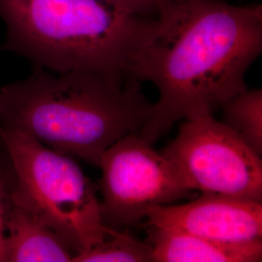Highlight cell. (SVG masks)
<instances>
[{
  "label": "cell",
  "instance_id": "obj_1",
  "mask_svg": "<svg viewBox=\"0 0 262 262\" xmlns=\"http://www.w3.org/2000/svg\"><path fill=\"white\" fill-rule=\"evenodd\" d=\"M262 52V5L174 0L152 19L127 66L126 81L159 92L139 136L152 144L182 119L222 107L248 89Z\"/></svg>",
  "mask_w": 262,
  "mask_h": 262
},
{
  "label": "cell",
  "instance_id": "obj_2",
  "mask_svg": "<svg viewBox=\"0 0 262 262\" xmlns=\"http://www.w3.org/2000/svg\"><path fill=\"white\" fill-rule=\"evenodd\" d=\"M151 108L139 83L85 71L34 67L27 78L0 88V127L25 132L95 167L115 142L139 134Z\"/></svg>",
  "mask_w": 262,
  "mask_h": 262
},
{
  "label": "cell",
  "instance_id": "obj_3",
  "mask_svg": "<svg viewBox=\"0 0 262 262\" xmlns=\"http://www.w3.org/2000/svg\"><path fill=\"white\" fill-rule=\"evenodd\" d=\"M154 19L125 0H0L4 51L52 72L121 82Z\"/></svg>",
  "mask_w": 262,
  "mask_h": 262
},
{
  "label": "cell",
  "instance_id": "obj_4",
  "mask_svg": "<svg viewBox=\"0 0 262 262\" xmlns=\"http://www.w3.org/2000/svg\"><path fill=\"white\" fill-rule=\"evenodd\" d=\"M14 172L13 190L38 217L77 253L108 235L94 183L69 156L25 132L0 127Z\"/></svg>",
  "mask_w": 262,
  "mask_h": 262
},
{
  "label": "cell",
  "instance_id": "obj_5",
  "mask_svg": "<svg viewBox=\"0 0 262 262\" xmlns=\"http://www.w3.org/2000/svg\"><path fill=\"white\" fill-rule=\"evenodd\" d=\"M190 190L262 202V160L211 111L188 117L160 150Z\"/></svg>",
  "mask_w": 262,
  "mask_h": 262
},
{
  "label": "cell",
  "instance_id": "obj_6",
  "mask_svg": "<svg viewBox=\"0 0 262 262\" xmlns=\"http://www.w3.org/2000/svg\"><path fill=\"white\" fill-rule=\"evenodd\" d=\"M99 189L107 226L132 225L155 207L168 205L191 191L173 162L138 134H128L104 152Z\"/></svg>",
  "mask_w": 262,
  "mask_h": 262
},
{
  "label": "cell",
  "instance_id": "obj_7",
  "mask_svg": "<svg viewBox=\"0 0 262 262\" xmlns=\"http://www.w3.org/2000/svg\"><path fill=\"white\" fill-rule=\"evenodd\" d=\"M146 226L167 228L224 243L262 239V204L253 200L202 194L181 205L151 209Z\"/></svg>",
  "mask_w": 262,
  "mask_h": 262
},
{
  "label": "cell",
  "instance_id": "obj_8",
  "mask_svg": "<svg viewBox=\"0 0 262 262\" xmlns=\"http://www.w3.org/2000/svg\"><path fill=\"white\" fill-rule=\"evenodd\" d=\"M75 253L7 187L3 262L72 261Z\"/></svg>",
  "mask_w": 262,
  "mask_h": 262
},
{
  "label": "cell",
  "instance_id": "obj_9",
  "mask_svg": "<svg viewBox=\"0 0 262 262\" xmlns=\"http://www.w3.org/2000/svg\"><path fill=\"white\" fill-rule=\"evenodd\" d=\"M151 262H258L262 239L224 243L167 228L147 226Z\"/></svg>",
  "mask_w": 262,
  "mask_h": 262
},
{
  "label": "cell",
  "instance_id": "obj_10",
  "mask_svg": "<svg viewBox=\"0 0 262 262\" xmlns=\"http://www.w3.org/2000/svg\"><path fill=\"white\" fill-rule=\"evenodd\" d=\"M223 121L258 156L262 155V90L247 89L222 105Z\"/></svg>",
  "mask_w": 262,
  "mask_h": 262
},
{
  "label": "cell",
  "instance_id": "obj_11",
  "mask_svg": "<svg viewBox=\"0 0 262 262\" xmlns=\"http://www.w3.org/2000/svg\"><path fill=\"white\" fill-rule=\"evenodd\" d=\"M151 262L150 243L142 242L127 230L108 228L102 242L74 255L72 262Z\"/></svg>",
  "mask_w": 262,
  "mask_h": 262
},
{
  "label": "cell",
  "instance_id": "obj_12",
  "mask_svg": "<svg viewBox=\"0 0 262 262\" xmlns=\"http://www.w3.org/2000/svg\"><path fill=\"white\" fill-rule=\"evenodd\" d=\"M129 6L146 17H157L174 0H125Z\"/></svg>",
  "mask_w": 262,
  "mask_h": 262
},
{
  "label": "cell",
  "instance_id": "obj_13",
  "mask_svg": "<svg viewBox=\"0 0 262 262\" xmlns=\"http://www.w3.org/2000/svg\"><path fill=\"white\" fill-rule=\"evenodd\" d=\"M7 197V186L4 185L0 178V262H3V229H4V215Z\"/></svg>",
  "mask_w": 262,
  "mask_h": 262
}]
</instances>
